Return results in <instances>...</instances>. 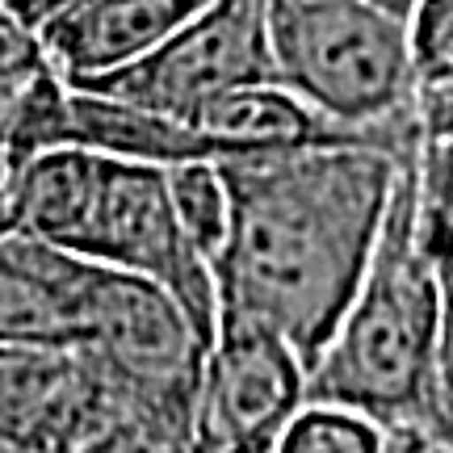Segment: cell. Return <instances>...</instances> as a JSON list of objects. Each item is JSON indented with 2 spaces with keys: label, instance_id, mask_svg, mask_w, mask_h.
<instances>
[{
  "label": "cell",
  "instance_id": "6da1fadb",
  "mask_svg": "<svg viewBox=\"0 0 453 453\" xmlns=\"http://www.w3.org/2000/svg\"><path fill=\"white\" fill-rule=\"evenodd\" d=\"M411 147L315 143L214 160L226 185V231L211 257L214 315L269 324L311 370L370 265Z\"/></svg>",
  "mask_w": 453,
  "mask_h": 453
},
{
  "label": "cell",
  "instance_id": "7a4b0ae2",
  "mask_svg": "<svg viewBox=\"0 0 453 453\" xmlns=\"http://www.w3.org/2000/svg\"><path fill=\"white\" fill-rule=\"evenodd\" d=\"M13 223L21 235L164 286L211 340L214 273L173 206L168 164L81 143L38 147L17 168Z\"/></svg>",
  "mask_w": 453,
  "mask_h": 453
},
{
  "label": "cell",
  "instance_id": "3957f363",
  "mask_svg": "<svg viewBox=\"0 0 453 453\" xmlns=\"http://www.w3.org/2000/svg\"><path fill=\"white\" fill-rule=\"evenodd\" d=\"M416 151V147H411ZM441 273L411 226V156L390 189L382 231L344 315L307 370V399L353 407L390 449H424Z\"/></svg>",
  "mask_w": 453,
  "mask_h": 453
},
{
  "label": "cell",
  "instance_id": "277c9868",
  "mask_svg": "<svg viewBox=\"0 0 453 453\" xmlns=\"http://www.w3.org/2000/svg\"><path fill=\"white\" fill-rule=\"evenodd\" d=\"M269 72L349 130L411 143L416 72L403 13L378 0H265Z\"/></svg>",
  "mask_w": 453,
  "mask_h": 453
},
{
  "label": "cell",
  "instance_id": "5b68a950",
  "mask_svg": "<svg viewBox=\"0 0 453 453\" xmlns=\"http://www.w3.org/2000/svg\"><path fill=\"white\" fill-rule=\"evenodd\" d=\"M0 449H156V441L81 344H0Z\"/></svg>",
  "mask_w": 453,
  "mask_h": 453
},
{
  "label": "cell",
  "instance_id": "8992f818",
  "mask_svg": "<svg viewBox=\"0 0 453 453\" xmlns=\"http://www.w3.org/2000/svg\"><path fill=\"white\" fill-rule=\"evenodd\" d=\"M257 81H273L265 50V0H206L134 64L72 88L189 122L206 101Z\"/></svg>",
  "mask_w": 453,
  "mask_h": 453
},
{
  "label": "cell",
  "instance_id": "52a82bcc",
  "mask_svg": "<svg viewBox=\"0 0 453 453\" xmlns=\"http://www.w3.org/2000/svg\"><path fill=\"white\" fill-rule=\"evenodd\" d=\"M307 403V361L260 319L219 311L202 357L194 449L269 453Z\"/></svg>",
  "mask_w": 453,
  "mask_h": 453
},
{
  "label": "cell",
  "instance_id": "ba28073f",
  "mask_svg": "<svg viewBox=\"0 0 453 453\" xmlns=\"http://www.w3.org/2000/svg\"><path fill=\"white\" fill-rule=\"evenodd\" d=\"M206 0H72L38 26V42L64 84H88L134 64Z\"/></svg>",
  "mask_w": 453,
  "mask_h": 453
},
{
  "label": "cell",
  "instance_id": "9c48e42d",
  "mask_svg": "<svg viewBox=\"0 0 453 453\" xmlns=\"http://www.w3.org/2000/svg\"><path fill=\"white\" fill-rule=\"evenodd\" d=\"M93 260L21 231L0 235V344H81Z\"/></svg>",
  "mask_w": 453,
  "mask_h": 453
},
{
  "label": "cell",
  "instance_id": "30bf717a",
  "mask_svg": "<svg viewBox=\"0 0 453 453\" xmlns=\"http://www.w3.org/2000/svg\"><path fill=\"white\" fill-rule=\"evenodd\" d=\"M411 226L433 265H453V130L420 134L411 151Z\"/></svg>",
  "mask_w": 453,
  "mask_h": 453
},
{
  "label": "cell",
  "instance_id": "8fae6325",
  "mask_svg": "<svg viewBox=\"0 0 453 453\" xmlns=\"http://www.w3.org/2000/svg\"><path fill=\"white\" fill-rule=\"evenodd\" d=\"M281 453H382L390 449L387 433L353 407L307 399L277 441Z\"/></svg>",
  "mask_w": 453,
  "mask_h": 453
},
{
  "label": "cell",
  "instance_id": "7c38bea8",
  "mask_svg": "<svg viewBox=\"0 0 453 453\" xmlns=\"http://www.w3.org/2000/svg\"><path fill=\"white\" fill-rule=\"evenodd\" d=\"M168 194H173V206H177L189 240L211 260L226 231V185H223L219 164L214 160L168 164Z\"/></svg>",
  "mask_w": 453,
  "mask_h": 453
},
{
  "label": "cell",
  "instance_id": "4fadbf2b",
  "mask_svg": "<svg viewBox=\"0 0 453 453\" xmlns=\"http://www.w3.org/2000/svg\"><path fill=\"white\" fill-rule=\"evenodd\" d=\"M403 21L416 93L453 84V0H411Z\"/></svg>",
  "mask_w": 453,
  "mask_h": 453
},
{
  "label": "cell",
  "instance_id": "5bb4252c",
  "mask_svg": "<svg viewBox=\"0 0 453 453\" xmlns=\"http://www.w3.org/2000/svg\"><path fill=\"white\" fill-rule=\"evenodd\" d=\"M437 273H441V319H437V344H433L424 449H453V265H437Z\"/></svg>",
  "mask_w": 453,
  "mask_h": 453
},
{
  "label": "cell",
  "instance_id": "9a60e30c",
  "mask_svg": "<svg viewBox=\"0 0 453 453\" xmlns=\"http://www.w3.org/2000/svg\"><path fill=\"white\" fill-rule=\"evenodd\" d=\"M416 122H420V134L453 130V84H445V88H428V93H416Z\"/></svg>",
  "mask_w": 453,
  "mask_h": 453
},
{
  "label": "cell",
  "instance_id": "2e32d148",
  "mask_svg": "<svg viewBox=\"0 0 453 453\" xmlns=\"http://www.w3.org/2000/svg\"><path fill=\"white\" fill-rule=\"evenodd\" d=\"M26 160L13 143V127H9V110L0 113V235H9V185H13L17 164Z\"/></svg>",
  "mask_w": 453,
  "mask_h": 453
},
{
  "label": "cell",
  "instance_id": "e0dca14e",
  "mask_svg": "<svg viewBox=\"0 0 453 453\" xmlns=\"http://www.w3.org/2000/svg\"><path fill=\"white\" fill-rule=\"evenodd\" d=\"M0 4H4L17 21H26L30 30H38L47 17H55L64 4H72V0H0Z\"/></svg>",
  "mask_w": 453,
  "mask_h": 453
},
{
  "label": "cell",
  "instance_id": "ac0fdd59",
  "mask_svg": "<svg viewBox=\"0 0 453 453\" xmlns=\"http://www.w3.org/2000/svg\"><path fill=\"white\" fill-rule=\"evenodd\" d=\"M378 4H387L390 13H403V17H407V9H411V0H378Z\"/></svg>",
  "mask_w": 453,
  "mask_h": 453
}]
</instances>
